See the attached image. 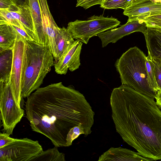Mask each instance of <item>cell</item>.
I'll use <instances>...</instances> for the list:
<instances>
[{
    "mask_svg": "<svg viewBox=\"0 0 161 161\" xmlns=\"http://www.w3.org/2000/svg\"><path fill=\"white\" fill-rule=\"evenodd\" d=\"M42 12L45 33L48 41V47L55 61L58 60L56 42L60 28L54 21L51 13L47 0H39Z\"/></svg>",
    "mask_w": 161,
    "mask_h": 161,
    "instance_id": "obj_11",
    "label": "cell"
},
{
    "mask_svg": "<svg viewBox=\"0 0 161 161\" xmlns=\"http://www.w3.org/2000/svg\"><path fill=\"white\" fill-rule=\"evenodd\" d=\"M103 0H77L76 7L80 6L86 9L97 4L100 5Z\"/></svg>",
    "mask_w": 161,
    "mask_h": 161,
    "instance_id": "obj_26",
    "label": "cell"
},
{
    "mask_svg": "<svg viewBox=\"0 0 161 161\" xmlns=\"http://www.w3.org/2000/svg\"><path fill=\"white\" fill-rule=\"evenodd\" d=\"M150 0L153 2H156V3L159 2V3H161V0Z\"/></svg>",
    "mask_w": 161,
    "mask_h": 161,
    "instance_id": "obj_32",
    "label": "cell"
},
{
    "mask_svg": "<svg viewBox=\"0 0 161 161\" xmlns=\"http://www.w3.org/2000/svg\"><path fill=\"white\" fill-rule=\"evenodd\" d=\"M150 59H161V28L147 27L143 33Z\"/></svg>",
    "mask_w": 161,
    "mask_h": 161,
    "instance_id": "obj_14",
    "label": "cell"
},
{
    "mask_svg": "<svg viewBox=\"0 0 161 161\" xmlns=\"http://www.w3.org/2000/svg\"><path fill=\"white\" fill-rule=\"evenodd\" d=\"M132 0H103L100 7L105 9L120 8L124 10L130 6Z\"/></svg>",
    "mask_w": 161,
    "mask_h": 161,
    "instance_id": "obj_22",
    "label": "cell"
},
{
    "mask_svg": "<svg viewBox=\"0 0 161 161\" xmlns=\"http://www.w3.org/2000/svg\"><path fill=\"white\" fill-rule=\"evenodd\" d=\"M43 151L37 141L27 138L15 139L11 143L0 148V161H29Z\"/></svg>",
    "mask_w": 161,
    "mask_h": 161,
    "instance_id": "obj_8",
    "label": "cell"
},
{
    "mask_svg": "<svg viewBox=\"0 0 161 161\" xmlns=\"http://www.w3.org/2000/svg\"><path fill=\"white\" fill-rule=\"evenodd\" d=\"M146 23L142 20L136 19L127 21L125 24L117 28L101 32L97 36L100 39L102 47L110 43H115L123 37L135 32L144 33L147 30Z\"/></svg>",
    "mask_w": 161,
    "mask_h": 161,
    "instance_id": "obj_9",
    "label": "cell"
},
{
    "mask_svg": "<svg viewBox=\"0 0 161 161\" xmlns=\"http://www.w3.org/2000/svg\"><path fill=\"white\" fill-rule=\"evenodd\" d=\"M29 1L37 43L47 47L48 41L44 30L42 12L39 0Z\"/></svg>",
    "mask_w": 161,
    "mask_h": 161,
    "instance_id": "obj_15",
    "label": "cell"
},
{
    "mask_svg": "<svg viewBox=\"0 0 161 161\" xmlns=\"http://www.w3.org/2000/svg\"><path fill=\"white\" fill-rule=\"evenodd\" d=\"M117 132L142 156L161 160V109L154 99L122 84L111 93Z\"/></svg>",
    "mask_w": 161,
    "mask_h": 161,
    "instance_id": "obj_2",
    "label": "cell"
},
{
    "mask_svg": "<svg viewBox=\"0 0 161 161\" xmlns=\"http://www.w3.org/2000/svg\"><path fill=\"white\" fill-rule=\"evenodd\" d=\"M157 59L159 61L161 62V59H159V58H157Z\"/></svg>",
    "mask_w": 161,
    "mask_h": 161,
    "instance_id": "obj_33",
    "label": "cell"
},
{
    "mask_svg": "<svg viewBox=\"0 0 161 161\" xmlns=\"http://www.w3.org/2000/svg\"><path fill=\"white\" fill-rule=\"evenodd\" d=\"M15 138H12L8 134L0 133V148L4 147L13 142Z\"/></svg>",
    "mask_w": 161,
    "mask_h": 161,
    "instance_id": "obj_27",
    "label": "cell"
},
{
    "mask_svg": "<svg viewBox=\"0 0 161 161\" xmlns=\"http://www.w3.org/2000/svg\"><path fill=\"white\" fill-rule=\"evenodd\" d=\"M0 111L3 132L12 135L16 125L24 116V111L18 105L9 82L4 84L0 81Z\"/></svg>",
    "mask_w": 161,
    "mask_h": 161,
    "instance_id": "obj_6",
    "label": "cell"
},
{
    "mask_svg": "<svg viewBox=\"0 0 161 161\" xmlns=\"http://www.w3.org/2000/svg\"><path fill=\"white\" fill-rule=\"evenodd\" d=\"M149 0H132L130 6L142 3Z\"/></svg>",
    "mask_w": 161,
    "mask_h": 161,
    "instance_id": "obj_31",
    "label": "cell"
},
{
    "mask_svg": "<svg viewBox=\"0 0 161 161\" xmlns=\"http://www.w3.org/2000/svg\"><path fill=\"white\" fill-rule=\"evenodd\" d=\"M7 9L18 19L27 29L34 34L36 36L29 6H18L14 4Z\"/></svg>",
    "mask_w": 161,
    "mask_h": 161,
    "instance_id": "obj_16",
    "label": "cell"
},
{
    "mask_svg": "<svg viewBox=\"0 0 161 161\" xmlns=\"http://www.w3.org/2000/svg\"><path fill=\"white\" fill-rule=\"evenodd\" d=\"M150 59L153 63L156 80L159 90L161 89V62L157 58Z\"/></svg>",
    "mask_w": 161,
    "mask_h": 161,
    "instance_id": "obj_25",
    "label": "cell"
},
{
    "mask_svg": "<svg viewBox=\"0 0 161 161\" xmlns=\"http://www.w3.org/2000/svg\"><path fill=\"white\" fill-rule=\"evenodd\" d=\"M161 14V3L150 0L131 5L124 10L123 14L127 16V21L142 20L148 17Z\"/></svg>",
    "mask_w": 161,
    "mask_h": 161,
    "instance_id": "obj_12",
    "label": "cell"
},
{
    "mask_svg": "<svg viewBox=\"0 0 161 161\" xmlns=\"http://www.w3.org/2000/svg\"><path fill=\"white\" fill-rule=\"evenodd\" d=\"M74 39L67 28H60L56 42L58 61L69 46L74 42Z\"/></svg>",
    "mask_w": 161,
    "mask_h": 161,
    "instance_id": "obj_19",
    "label": "cell"
},
{
    "mask_svg": "<svg viewBox=\"0 0 161 161\" xmlns=\"http://www.w3.org/2000/svg\"><path fill=\"white\" fill-rule=\"evenodd\" d=\"M18 32L14 26L9 24H0V53L12 49Z\"/></svg>",
    "mask_w": 161,
    "mask_h": 161,
    "instance_id": "obj_17",
    "label": "cell"
},
{
    "mask_svg": "<svg viewBox=\"0 0 161 161\" xmlns=\"http://www.w3.org/2000/svg\"><path fill=\"white\" fill-rule=\"evenodd\" d=\"M12 49L0 53V81L4 84L9 82L13 60Z\"/></svg>",
    "mask_w": 161,
    "mask_h": 161,
    "instance_id": "obj_18",
    "label": "cell"
},
{
    "mask_svg": "<svg viewBox=\"0 0 161 161\" xmlns=\"http://www.w3.org/2000/svg\"><path fill=\"white\" fill-rule=\"evenodd\" d=\"M155 99L157 105L161 109V89L158 91Z\"/></svg>",
    "mask_w": 161,
    "mask_h": 161,
    "instance_id": "obj_29",
    "label": "cell"
},
{
    "mask_svg": "<svg viewBox=\"0 0 161 161\" xmlns=\"http://www.w3.org/2000/svg\"><path fill=\"white\" fill-rule=\"evenodd\" d=\"M26 61L21 97H28L43 83L54 66L53 56L48 47L35 41L26 40Z\"/></svg>",
    "mask_w": 161,
    "mask_h": 161,
    "instance_id": "obj_3",
    "label": "cell"
},
{
    "mask_svg": "<svg viewBox=\"0 0 161 161\" xmlns=\"http://www.w3.org/2000/svg\"><path fill=\"white\" fill-rule=\"evenodd\" d=\"M24 38L18 33L12 49L13 60L9 83L18 105L20 106L21 86L26 61V42Z\"/></svg>",
    "mask_w": 161,
    "mask_h": 161,
    "instance_id": "obj_7",
    "label": "cell"
},
{
    "mask_svg": "<svg viewBox=\"0 0 161 161\" xmlns=\"http://www.w3.org/2000/svg\"><path fill=\"white\" fill-rule=\"evenodd\" d=\"M3 23L9 24L31 32L36 37L34 34L27 29L18 19L7 9H0V24Z\"/></svg>",
    "mask_w": 161,
    "mask_h": 161,
    "instance_id": "obj_21",
    "label": "cell"
},
{
    "mask_svg": "<svg viewBox=\"0 0 161 161\" xmlns=\"http://www.w3.org/2000/svg\"><path fill=\"white\" fill-rule=\"evenodd\" d=\"M142 20L146 23L147 27L161 28V14L148 17Z\"/></svg>",
    "mask_w": 161,
    "mask_h": 161,
    "instance_id": "obj_24",
    "label": "cell"
},
{
    "mask_svg": "<svg viewBox=\"0 0 161 161\" xmlns=\"http://www.w3.org/2000/svg\"><path fill=\"white\" fill-rule=\"evenodd\" d=\"M98 161H151L152 159L141 155L138 152L122 148L111 147L99 158Z\"/></svg>",
    "mask_w": 161,
    "mask_h": 161,
    "instance_id": "obj_13",
    "label": "cell"
},
{
    "mask_svg": "<svg viewBox=\"0 0 161 161\" xmlns=\"http://www.w3.org/2000/svg\"><path fill=\"white\" fill-rule=\"evenodd\" d=\"M25 109L32 130L54 146L67 147V135L75 127H82L89 135L92 132L95 113L90 104L82 94L62 82L36 90L27 97Z\"/></svg>",
    "mask_w": 161,
    "mask_h": 161,
    "instance_id": "obj_1",
    "label": "cell"
},
{
    "mask_svg": "<svg viewBox=\"0 0 161 161\" xmlns=\"http://www.w3.org/2000/svg\"><path fill=\"white\" fill-rule=\"evenodd\" d=\"M58 147L54 146L53 148L43 151L29 161H65V154L60 152Z\"/></svg>",
    "mask_w": 161,
    "mask_h": 161,
    "instance_id": "obj_20",
    "label": "cell"
},
{
    "mask_svg": "<svg viewBox=\"0 0 161 161\" xmlns=\"http://www.w3.org/2000/svg\"><path fill=\"white\" fill-rule=\"evenodd\" d=\"M14 4V0H0V9H7Z\"/></svg>",
    "mask_w": 161,
    "mask_h": 161,
    "instance_id": "obj_28",
    "label": "cell"
},
{
    "mask_svg": "<svg viewBox=\"0 0 161 161\" xmlns=\"http://www.w3.org/2000/svg\"><path fill=\"white\" fill-rule=\"evenodd\" d=\"M82 42L76 40L64 53L59 60L54 63L55 72L65 75L68 69L72 72L78 69L80 65V55Z\"/></svg>",
    "mask_w": 161,
    "mask_h": 161,
    "instance_id": "obj_10",
    "label": "cell"
},
{
    "mask_svg": "<svg viewBox=\"0 0 161 161\" xmlns=\"http://www.w3.org/2000/svg\"><path fill=\"white\" fill-rule=\"evenodd\" d=\"M145 64L149 85L152 89L157 93L159 89L156 80L153 62L150 58L147 57Z\"/></svg>",
    "mask_w": 161,
    "mask_h": 161,
    "instance_id": "obj_23",
    "label": "cell"
},
{
    "mask_svg": "<svg viewBox=\"0 0 161 161\" xmlns=\"http://www.w3.org/2000/svg\"><path fill=\"white\" fill-rule=\"evenodd\" d=\"M147 57L137 47H131L117 59L114 65L122 84L155 99L157 93L148 82L145 64Z\"/></svg>",
    "mask_w": 161,
    "mask_h": 161,
    "instance_id": "obj_4",
    "label": "cell"
},
{
    "mask_svg": "<svg viewBox=\"0 0 161 161\" xmlns=\"http://www.w3.org/2000/svg\"><path fill=\"white\" fill-rule=\"evenodd\" d=\"M16 4L18 6H29V0H14Z\"/></svg>",
    "mask_w": 161,
    "mask_h": 161,
    "instance_id": "obj_30",
    "label": "cell"
},
{
    "mask_svg": "<svg viewBox=\"0 0 161 161\" xmlns=\"http://www.w3.org/2000/svg\"><path fill=\"white\" fill-rule=\"evenodd\" d=\"M117 19L103 15H93L86 20H76L69 23L67 29L73 38L87 44L90 39L99 33L116 28L120 24Z\"/></svg>",
    "mask_w": 161,
    "mask_h": 161,
    "instance_id": "obj_5",
    "label": "cell"
}]
</instances>
